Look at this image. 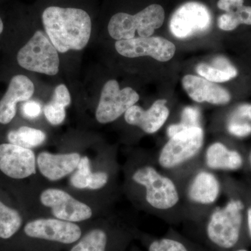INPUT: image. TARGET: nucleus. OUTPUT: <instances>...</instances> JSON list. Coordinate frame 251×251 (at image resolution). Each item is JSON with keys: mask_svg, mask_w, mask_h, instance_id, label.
Masks as SVG:
<instances>
[{"mask_svg": "<svg viewBox=\"0 0 251 251\" xmlns=\"http://www.w3.org/2000/svg\"><path fill=\"white\" fill-rule=\"evenodd\" d=\"M127 191L142 209L169 224L186 221L179 185L162 171L154 156H136L126 171Z\"/></svg>", "mask_w": 251, "mask_h": 251, "instance_id": "nucleus-1", "label": "nucleus"}, {"mask_svg": "<svg viewBox=\"0 0 251 251\" xmlns=\"http://www.w3.org/2000/svg\"><path fill=\"white\" fill-rule=\"evenodd\" d=\"M224 192L228 199L223 205H216L201 224L211 247L222 251L234 249L242 237L246 225V210L249 197L234 191L229 180L222 178Z\"/></svg>", "mask_w": 251, "mask_h": 251, "instance_id": "nucleus-2", "label": "nucleus"}, {"mask_svg": "<svg viewBox=\"0 0 251 251\" xmlns=\"http://www.w3.org/2000/svg\"><path fill=\"white\" fill-rule=\"evenodd\" d=\"M186 221L201 224L218 204L224 192L222 179L201 166L177 181Z\"/></svg>", "mask_w": 251, "mask_h": 251, "instance_id": "nucleus-3", "label": "nucleus"}, {"mask_svg": "<svg viewBox=\"0 0 251 251\" xmlns=\"http://www.w3.org/2000/svg\"><path fill=\"white\" fill-rule=\"evenodd\" d=\"M46 34L57 51L80 50L90 41V16L84 10L50 6L42 15Z\"/></svg>", "mask_w": 251, "mask_h": 251, "instance_id": "nucleus-4", "label": "nucleus"}, {"mask_svg": "<svg viewBox=\"0 0 251 251\" xmlns=\"http://www.w3.org/2000/svg\"><path fill=\"white\" fill-rule=\"evenodd\" d=\"M204 145L202 126L189 127L168 138L154 156L162 171L176 181L201 166Z\"/></svg>", "mask_w": 251, "mask_h": 251, "instance_id": "nucleus-5", "label": "nucleus"}, {"mask_svg": "<svg viewBox=\"0 0 251 251\" xmlns=\"http://www.w3.org/2000/svg\"><path fill=\"white\" fill-rule=\"evenodd\" d=\"M165 20V11L161 5H150L135 15L118 13L108 24L110 36L117 41L133 39L135 31L140 37H150L161 27Z\"/></svg>", "mask_w": 251, "mask_h": 251, "instance_id": "nucleus-6", "label": "nucleus"}, {"mask_svg": "<svg viewBox=\"0 0 251 251\" xmlns=\"http://www.w3.org/2000/svg\"><path fill=\"white\" fill-rule=\"evenodd\" d=\"M18 64L26 70L55 75L59 72L57 49L41 31H36L17 55Z\"/></svg>", "mask_w": 251, "mask_h": 251, "instance_id": "nucleus-7", "label": "nucleus"}, {"mask_svg": "<svg viewBox=\"0 0 251 251\" xmlns=\"http://www.w3.org/2000/svg\"><path fill=\"white\" fill-rule=\"evenodd\" d=\"M139 99V95L131 87L120 90L117 80H109L104 85L100 94L96 119L103 125L115 121Z\"/></svg>", "mask_w": 251, "mask_h": 251, "instance_id": "nucleus-8", "label": "nucleus"}, {"mask_svg": "<svg viewBox=\"0 0 251 251\" xmlns=\"http://www.w3.org/2000/svg\"><path fill=\"white\" fill-rule=\"evenodd\" d=\"M210 11L202 3L189 1L175 11L170 22L172 34L179 39H186L205 32L210 28Z\"/></svg>", "mask_w": 251, "mask_h": 251, "instance_id": "nucleus-9", "label": "nucleus"}, {"mask_svg": "<svg viewBox=\"0 0 251 251\" xmlns=\"http://www.w3.org/2000/svg\"><path fill=\"white\" fill-rule=\"evenodd\" d=\"M40 202L50 209L55 219L72 223L90 219L93 211L88 204L75 199L70 193L57 188L44 190L40 195Z\"/></svg>", "mask_w": 251, "mask_h": 251, "instance_id": "nucleus-10", "label": "nucleus"}, {"mask_svg": "<svg viewBox=\"0 0 251 251\" xmlns=\"http://www.w3.org/2000/svg\"><path fill=\"white\" fill-rule=\"evenodd\" d=\"M26 235L35 239L71 244L82 237V230L75 223L57 219H38L27 223L24 227Z\"/></svg>", "mask_w": 251, "mask_h": 251, "instance_id": "nucleus-11", "label": "nucleus"}, {"mask_svg": "<svg viewBox=\"0 0 251 251\" xmlns=\"http://www.w3.org/2000/svg\"><path fill=\"white\" fill-rule=\"evenodd\" d=\"M116 50L124 57L150 56L160 62H167L175 55L176 47L171 41L162 37H140L117 41Z\"/></svg>", "mask_w": 251, "mask_h": 251, "instance_id": "nucleus-12", "label": "nucleus"}, {"mask_svg": "<svg viewBox=\"0 0 251 251\" xmlns=\"http://www.w3.org/2000/svg\"><path fill=\"white\" fill-rule=\"evenodd\" d=\"M36 156L30 149L11 143L0 145V171L10 178L23 179L36 173Z\"/></svg>", "mask_w": 251, "mask_h": 251, "instance_id": "nucleus-13", "label": "nucleus"}, {"mask_svg": "<svg viewBox=\"0 0 251 251\" xmlns=\"http://www.w3.org/2000/svg\"><path fill=\"white\" fill-rule=\"evenodd\" d=\"M202 166L209 171L234 172L244 168L246 158L240 151L231 149L222 142L216 141L203 150Z\"/></svg>", "mask_w": 251, "mask_h": 251, "instance_id": "nucleus-14", "label": "nucleus"}, {"mask_svg": "<svg viewBox=\"0 0 251 251\" xmlns=\"http://www.w3.org/2000/svg\"><path fill=\"white\" fill-rule=\"evenodd\" d=\"M166 103L165 99H159L148 110L139 105H133L125 112V121L128 125L138 127L147 134L156 133L169 117L170 110Z\"/></svg>", "mask_w": 251, "mask_h": 251, "instance_id": "nucleus-15", "label": "nucleus"}, {"mask_svg": "<svg viewBox=\"0 0 251 251\" xmlns=\"http://www.w3.org/2000/svg\"><path fill=\"white\" fill-rule=\"evenodd\" d=\"M81 157L77 152L52 153L43 151L36 157V164L44 177L49 181H56L74 173Z\"/></svg>", "mask_w": 251, "mask_h": 251, "instance_id": "nucleus-16", "label": "nucleus"}, {"mask_svg": "<svg viewBox=\"0 0 251 251\" xmlns=\"http://www.w3.org/2000/svg\"><path fill=\"white\" fill-rule=\"evenodd\" d=\"M34 92V83L25 75L13 77L3 98L0 100V124L7 125L16 116V104L27 101Z\"/></svg>", "mask_w": 251, "mask_h": 251, "instance_id": "nucleus-17", "label": "nucleus"}, {"mask_svg": "<svg viewBox=\"0 0 251 251\" xmlns=\"http://www.w3.org/2000/svg\"><path fill=\"white\" fill-rule=\"evenodd\" d=\"M182 85L188 96L198 103L226 105L230 101V94L226 89L203 77L185 75Z\"/></svg>", "mask_w": 251, "mask_h": 251, "instance_id": "nucleus-18", "label": "nucleus"}, {"mask_svg": "<svg viewBox=\"0 0 251 251\" xmlns=\"http://www.w3.org/2000/svg\"><path fill=\"white\" fill-rule=\"evenodd\" d=\"M71 100L72 99L67 86L61 84L54 89L52 100L44 108V115L51 125H59L64 121L65 108L70 105Z\"/></svg>", "mask_w": 251, "mask_h": 251, "instance_id": "nucleus-19", "label": "nucleus"}, {"mask_svg": "<svg viewBox=\"0 0 251 251\" xmlns=\"http://www.w3.org/2000/svg\"><path fill=\"white\" fill-rule=\"evenodd\" d=\"M198 74L212 82H227L237 75V70L227 59L217 57L212 64H201L196 68Z\"/></svg>", "mask_w": 251, "mask_h": 251, "instance_id": "nucleus-20", "label": "nucleus"}, {"mask_svg": "<svg viewBox=\"0 0 251 251\" xmlns=\"http://www.w3.org/2000/svg\"><path fill=\"white\" fill-rule=\"evenodd\" d=\"M46 139V135L44 131L28 126H22L18 130H11L8 134L9 143L30 150L40 146Z\"/></svg>", "mask_w": 251, "mask_h": 251, "instance_id": "nucleus-21", "label": "nucleus"}, {"mask_svg": "<svg viewBox=\"0 0 251 251\" xmlns=\"http://www.w3.org/2000/svg\"><path fill=\"white\" fill-rule=\"evenodd\" d=\"M22 224L20 213L0 201V238L9 239L19 230Z\"/></svg>", "mask_w": 251, "mask_h": 251, "instance_id": "nucleus-22", "label": "nucleus"}, {"mask_svg": "<svg viewBox=\"0 0 251 251\" xmlns=\"http://www.w3.org/2000/svg\"><path fill=\"white\" fill-rule=\"evenodd\" d=\"M108 236L103 229H92L71 249L70 251H106Z\"/></svg>", "mask_w": 251, "mask_h": 251, "instance_id": "nucleus-23", "label": "nucleus"}, {"mask_svg": "<svg viewBox=\"0 0 251 251\" xmlns=\"http://www.w3.org/2000/svg\"><path fill=\"white\" fill-rule=\"evenodd\" d=\"M241 24L251 25V6H244L236 11L221 15L218 20L220 29L232 31Z\"/></svg>", "mask_w": 251, "mask_h": 251, "instance_id": "nucleus-24", "label": "nucleus"}, {"mask_svg": "<svg viewBox=\"0 0 251 251\" xmlns=\"http://www.w3.org/2000/svg\"><path fill=\"white\" fill-rule=\"evenodd\" d=\"M156 238L150 241L148 251H193L192 247L184 240L173 235Z\"/></svg>", "mask_w": 251, "mask_h": 251, "instance_id": "nucleus-25", "label": "nucleus"}, {"mask_svg": "<svg viewBox=\"0 0 251 251\" xmlns=\"http://www.w3.org/2000/svg\"><path fill=\"white\" fill-rule=\"evenodd\" d=\"M70 179L73 187L79 190L87 189L92 173L90 158L87 156L81 157L76 170Z\"/></svg>", "mask_w": 251, "mask_h": 251, "instance_id": "nucleus-26", "label": "nucleus"}, {"mask_svg": "<svg viewBox=\"0 0 251 251\" xmlns=\"http://www.w3.org/2000/svg\"><path fill=\"white\" fill-rule=\"evenodd\" d=\"M179 122L186 127L202 126L201 110L197 107H186L181 112Z\"/></svg>", "mask_w": 251, "mask_h": 251, "instance_id": "nucleus-27", "label": "nucleus"}, {"mask_svg": "<svg viewBox=\"0 0 251 251\" xmlns=\"http://www.w3.org/2000/svg\"><path fill=\"white\" fill-rule=\"evenodd\" d=\"M227 130L230 135L238 138H245L251 135V124L241 120H229Z\"/></svg>", "mask_w": 251, "mask_h": 251, "instance_id": "nucleus-28", "label": "nucleus"}, {"mask_svg": "<svg viewBox=\"0 0 251 251\" xmlns=\"http://www.w3.org/2000/svg\"><path fill=\"white\" fill-rule=\"evenodd\" d=\"M110 179V174L107 171H99L92 173L87 189L95 191L102 189L108 185Z\"/></svg>", "mask_w": 251, "mask_h": 251, "instance_id": "nucleus-29", "label": "nucleus"}, {"mask_svg": "<svg viewBox=\"0 0 251 251\" xmlns=\"http://www.w3.org/2000/svg\"><path fill=\"white\" fill-rule=\"evenodd\" d=\"M23 116L29 120H34L40 115L41 107L40 104L34 100H27L22 107Z\"/></svg>", "mask_w": 251, "mask_h": 251, "instance_id": "nucleus-30", "label": "nucleus"}, {"mask_svg": "<svg viewBox=\"0 0 251 251\" xmlns=\"http://www.w3.org/2000/svg\"><path fill=\"white\" fill-rule=\"evenodd\" d=\"M244 0H219L218 7L226 12L236 11L244 5Z\"/></svg>", "mask_w": 251, "mask_h": 251, "instance_id": "nucleus-31", "label": "nucleus"}, {"mask_svg": "<svg viewBox=\"0 0 251 251\" xmlns=\"http://www.w3.org/2000/svg\"><path fill=\"white\" fill-rule=\"evenodd\" d=\"M249 119L251 120V104H244L236 109L232 114L229 120H244Z\"/></svg>", "mask_w": 251, "mask_h": 251, "instance_id": "nucleus-32", "label": "nucleus"}, {"mask_svg": "<svg viewBox=\"0 0 251 251\" xmlns=\"http://www.w3.org/2000/svg\"><path fill=\"white\" fill-rule=\"evenodd\" d=\"M246 226L251 239V197L249 199L247 210H246Z\"/></svg>", "mask_w": 251, "mask_h": 251, "instance_id": "nucleus-33", "label": "nucleus"}, {"mask_svg": "<svg viewBox=\"0 0 251 251\" xmlns=\"http://www.w3.org/2000/svg\"><path fill=\"white\" fill-rule=\"evenodd\" d=\"M3 29H4V24H3L2 20L0 18V34L2 33Z\"/></svg>", "mask_w": 251, "mask_h": 251, "instance_id": "nucleus-34", "label": "nucleus"}, {"mask_svg": "<svg viewBox=\"0 0 251 251\" xmlns=\"http://www.w3.org/2000/svg\"><path fill=\"white\" fill-rule=\"evenodd\" d=\"M248 162H249V166H250L251 169V151L249 156H248Z\"/></svg>", "mask_w": 251, "mask_h": 251, "instance_id": "nucleus-35", "label": "nucleus"}, {"mask_svg": "<svg viewBox=\"0 0 251 251\" xmlns=\"http://www.w3.org/2000/svg\"><path fill=\"white\" fill-rule=\"evenodd\" d=\"M234 251H249L246 250V249H237V250H236Z\"/></svg>", "mask_w": 251, "mask_h": 251, "instance_id": "nucleus-36", "label": "nucleus"}]
</instances>
